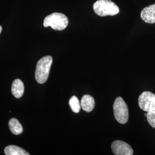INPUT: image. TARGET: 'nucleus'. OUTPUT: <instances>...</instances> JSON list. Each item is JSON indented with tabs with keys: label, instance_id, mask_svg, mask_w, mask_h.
I'll return each mask as SVG.
<instances>
[{
	"label": "nucleus",
	"instance_id": "1",
	"mask_svg": "<svg viewBox=\"0 0 155 155\" xmlns=\"http://www.w3.org/2000/svg\"><path fill=\"white\" fill-rule=\"evenodd\" d=\"M94 11L101 17L114 16L117 15L120 9L118 6L110 0H98L93 5Z\"/></svg>",
	"mask_w": 155,
	"mask_h": 155
},
{
	"label": "nucleus",
	"instance_id": "2",
	"mask_svg": "<svg viewBox=\"0 0 155 155\" xmlns=\"http://www.w3.org/2000/svg\"><path fill=\"white\" fill-rule=\"evenodd\" d=\"M52 63V58L45 56L39 60L35 71V79L39 83H45L48 79L50 68Z\"/></svg>",
	"mask_w": 155,
	"mask_h": 155
},
{
	"label": "nucleus",
	"instance_id": "3",
	"mask_svg": "<svg viewBox=\"0 0 155 155\" xmlns=\"http://www.w3.org/2000/svg\"><path fill=\"white\" fill-rule=\"evenodd\" d=\"M68 24L67 17L61 13H53L45 17L43 22L45 27H51L54 30L62 31L66 28Z\"/></svg>",
	"mask_w": 155,
	"mask_h": 155
},
{
	"label": "nucleus",
	"instance_id": "4",
	"mask_svg": "<svg viewBox=\"0 0 155 155\" xmlns=\"http://www.w3.org/2000/svg\"><path fill=\"white\" fill-rule=\"evenodd\" d=\"M114 115L117 121L121 124H125L129 120L128 107L121 97H117L113 104Z\"/></svg>",
	"mask_w": 155,
	"mask_h": 155
},
{
	"label": "nucleus",
	"instance_id": "5",
	"mask_svg": "<svg viewBox=\"0 0 155 155\" xmlns=\"http://www.w3.org/2000/svg\"><path fill=\"white\" fill-rule=\"evenodd\" d=\"M139 105L141 109L148 111L155 108V94L150 91H144L139 97Z\"/></svg>",
	"mask_w": 155,
	"mask_h": 155
},
{
	"label": "nucleus",
	"instance_id": "6",
	"mask_svg": "<svg viewBox=\"0 0 155 155\" xmlns=\"http://www.w3.org/2000/svg\"><path fill=\"white\" fill-rule=\"evenodd\" d=\"M111 150L116 155H132L133 150L130 145L121 140L114 141L111 144Z\"/></svg>",
	"mask_w": 155,
	"mask_h": 155
},
{
	"label": "nucleus",
	"instance_id": "7",
	"mask_svg": "<svg viewBox=\"0 0 155 155\" xmlns=\"http://www.w3.org/2000/svg\"><path fill=\"white\" fill-rule=\"evenodd\" d=\"M142 20L147 23H155V4L144 8L141 12Z\"/></svg>",
	"mask_w": 155,
	"mask_h": 155
},
{
	"label": "nucleus",
	"instance_id": "8",
	"mask_svg": "<svg viewBox=\"0 0 155 155\" xmlns=\"http://www.w3.org/2000/svg\"><path fill=\"white\" fill-rule=\"evenodd\" d=\"M81 108L86 112H90L94 109L95 101L94 98L90 95H84L81 101Z\"/></svg>",
	"mask_w": 155,
	"mask_h": 155
},
{
	"label": "nucleus",
	"instance_id": "9",
	"mask_svg": "<svg viewBox=\"0 0 155 155\" xmlns=\"http://www.w3.org/2000/svg\"><path fill=\"white\" fill-rule=\"evenodd\" d=\"M24 91V86L22 81L19 79H15L12 85V93L17 98H20L22 96Z\"/></svg>",
	"mask_w": 155,
	"mask_h": 155
},
{
	"label": "nucleus",
	"instance_id": "10",
	"mask_svg": "<svg viewBox=\"0 0 155 155\" xmlns=\"http://www.w3.org/2000/svg\"><path fill=\"white\" fill-rule=\"evenodd\" d=\"M6 155H29L27 151L16 145H9L4 150Z\"/></svg>",
	"mask_w": 155,
	"mask_h": 155
},
{
	"label": "nucleus",
	"instance_id": "11",
	"mask_svg": "<svg viewBox=\"0 0 155 155\" xmlns=\"http://www.w3.org/2000/svg\"><path fill=\"white\" fill-rule=\"evenodd\" d=\"M9 126L12 133L16 135L20 134L23 132V128L21 124L16 118H11L9 122Z\"/></svg>",
	"mask_w": 155,
	"mask_h": 155
},
{
	"label": "nucleus",
	"instance_id": "12",
	"mask_svg": "<svg viewBox=\"0 0 155 155\" xmlns=\"http://www.w3.org/2000/svg\"><path fill=\"white\" fill-rule=\"evenodd\" d=\"M70 106L74 113H78L79 112L81 108V102L79 101V100L76 96H72L69 101Z\"/></svg>",
	"mask_w": 155,
	"mask_h": 155
},
{
	"label": "nucleus",
	"instance_id": "13",
	"mask_svg": "<svg viewBox=\"0 0 155 155\" xmlns=\"http://www.w3.org/2000/svg\"><path fill=\"white\" fill-rule=\"evenodd\" d=\"M146 117L150 125L152 127L155 128V108L147 111Z\"/></svg>",
	"mask_w": 155,
	"mask_h": 155
},
{
	"label": "nucleus",
	"instance_id": "14",
	"mask_svg": "<svg viewBox=\"0 0 155 155\" xmlns=\"http://www.w3.org/2000/svg\"><path fill=\"white\" fill-rule=\"evenodd\" d=\"M1 31H2V27L0 25V34L1 33Z\"/></svg>",
	"mask_w": 155,
	"mask_h": 155
}]
</instances>
